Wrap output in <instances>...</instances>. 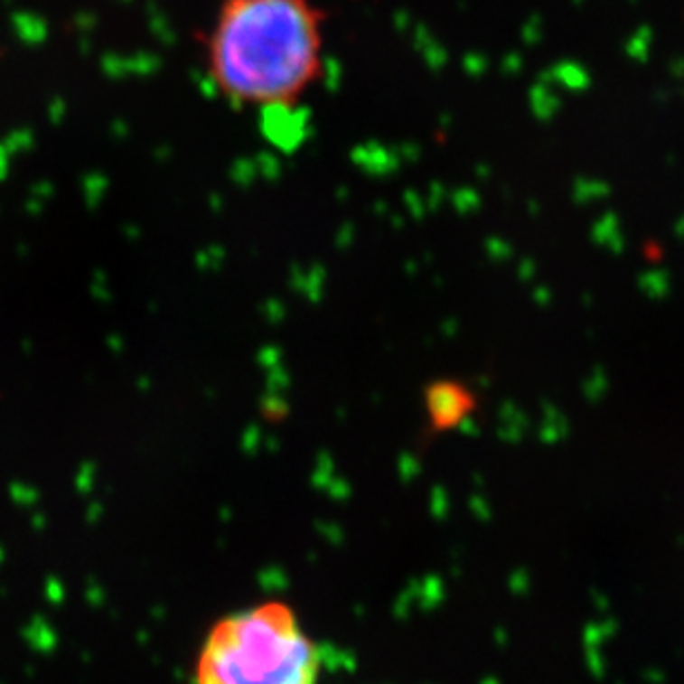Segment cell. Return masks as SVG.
I'll list each match as a JSON object with an SVG mask.
<instances>
[{
    "label": "cell",
    "instance_id": "cell-3",
    "mask_svg": "<svg viewBox=\"0 0 684 684\" xmlns=\"http://www.w3.org/2000/svg\"><path fill=\"white\" fill-rule=\"evenodd\" d=\"M425 405L434 429H451L472 411V398L455 382H436L426 391Z\"/></svg>",
    "mask_w": 684,
    "mask_h": 684
},
{
    "label": "cell",
    "instance_id": "cell-2",
    "mask_svg": "<svg viewBox=\"0 0 684 684\" xmlns=\"http://www.w3.org/2000/svg\"><path fill=\"white\" fill-rule=\"evenodd\" d=\"M320 673L318 642L280 600L218 618L193 662V684H320Z\"/></svg>",
    "mask_w": 684,
    "mask_h": 684
},
{
    "label": "cell",
    "instance_id": "cell-1",
    "mask_svg": "<svg viewBox=\"0 0 684 684\" xmlns=\"http://www.w3.org/2000/svg\"><path fill=\"white\" fill-rule=\"evenodd\" d=\"M327 12L318 0H220L201 33L213 89L236 107L291 109L324 76Z\"/></svg>",
    "mask_w": 684,
    "mask_h": 684
}]
</instances>
